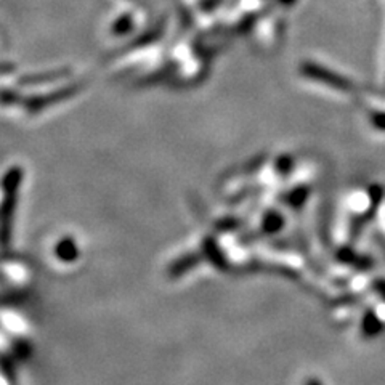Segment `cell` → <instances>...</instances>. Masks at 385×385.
<instances>
[{"instance_id":"obj_1","label":"cell","mask_w":385,"mask_h":385,"mask_svg":"<svg viewBox=\"0 0 385 385\" xmlns=\"http://www.w3.org/2000/svg\"><path fill=\"white\" fill-rule=\"evenodd\" d=\"M300 72H302L307 79H310V81L325 84L327 87L339 90V92L352 93L355 90L353 82L348 81L347 77L337 74V72L327 70L325 66L311 63V61H305V63H302V66H300Z\"/></svg>"},{"instance_id":"obj_2","label":"cell","mask_w":385,"mask_h":385,"mask_svg":"<svg viewBox=\"0 0 385 385\" xmlns=\"http://www.w3.org/2000/svg\"><path fill=\"white\" fill-rule=\"evenodd\" d=\"M67 74L66 70H56V71H48V72H42V74H36V76H30L27 79L22 81V84H45V82H53L58 81V79L65 77Z\"/></svg>"},{"instance_id":"obj_3","label":"cell","mask_w":385,"mask_h":385,"mask_svg":"<svg viewBox=\"0 0 385 385\" xmlns=\"http://www.w3.org/2000/svg\"><path fill=\"white\" fill-rule=\"evenodd\" d=\"M133 26V20L130 15H122L121 18H117L115 21V25H112V32L116 34V36H124V34H127L130 30H132Z\"/></svg>"},{"instance_id":"obj_4","label":"cell","mask_w":385,"mask_h":385,"mask_svg":"<svg viewBox=\"0 0 385 385\" xmlns=\"http://www.w3.org/2000/svg\"><path fill=\"white\" fill-rule=\"evenodd\" d=\"M371 122L374 124L379 130H385V112H374L371 117Z\"/></svg>"},{"instance_id":"obj_5","label":"cell","mask_w":385,"mask_h":385,"mask_svg":"<svg viewBox=\"0 0 385 385\" xmlns=\"http://www.w3.org/2000/svg\"><path fill=\"white\" fill-rule=\"evenodd\" d=\"M280 2H281V4H285V5H289V4H292L294 0H280Z\"/></svg>"},{"instance_id":"obj_6","label":"cell","mask_w":385,"mask_h":385,"mask_svg":"<svg viewBox=\"0 0 385 385\" xmlns=\"http://www.w3.org/2000/svg\"><path fill=\"white\" fill-rule=\"evenodd\" d=\"M307 385H322V384H320V382H316V381H310Z\"/></svg>"}]
</instances>
